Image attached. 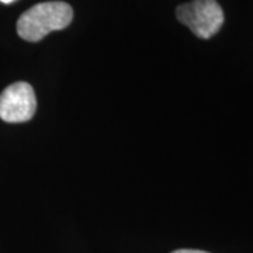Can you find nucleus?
<instances>
[{
    "label": "nucleus",
    "mask_w": 253,
    "mask_h": 253,
    "mask_svg": "<svg viewBox=\"0 0 253 253\" xmlns=\"http://www.w3.org/2000/svg\"><path fill=\"white\" fill-rule=\"evenodd\" d=\"M172 253H210L204 252V251H197V249H177Z\"/></svg>",
    "instance_id": "obj_4"
},
{
    "label": "nucleus",
    "mask_w": 253,
    "mask_h": 253,
    "mask_svg": "<svg viewBox=\"0 0 253 253\" xmlns=\"http://www.w3.org/2000/svg\"><path fill=\"white\" fill-rule=\"evenodd\" d=\"M36 110V93L27 82H16L0 93V118L6 123H26Z\"/></svg>",
    "instance_id": "obj_3"
},
{
    "label": "nucleus",
    "mask_w": 253,
    "mask_h": 253,
    "mask_svg": "<svg viewBox=\"0 0 253 253\" xmlns=\"http://www.w3.org/2000/svg\"><path fill=\"white\" fill-rule=\"evenodd\" d=\"M176 17L201 40L214 37L224 24V11L217 0H191L176 9Z\"/></svg>",
    "instance_id": "obj_2"
},
{
    "label": "nucleus",
    "mask_w": 253,
    "mask_h": 253,
    "mask_svg": "<svg viewBox=\"0 0 253 253\" xmlns=\"http://www.w3.org/2000/svg\"><path fill=\"white\" fill-rule=\"evenodd\" d=\"M1 3H11V1H16V0H0Z\"/></svg>",
    "instance_id": "obj_5"
},
{
    "label": "nucleus",
    "mask_w": 253,
    "mask_h": 253,
    "mask_svg": "<svg viewBox=\"0 0 253 253\" xmlns=\"http://www.w3.org/2000/svg\"><path fill=\"white\" fill-rule=\"evenodd\" d=\"M72 18L73 10L68 3L42 1L20 16L17 34L28 42H37L52 31L68 27Z\"/></svg>",
    "instance_id": "obj_1"
}]
</instances>
